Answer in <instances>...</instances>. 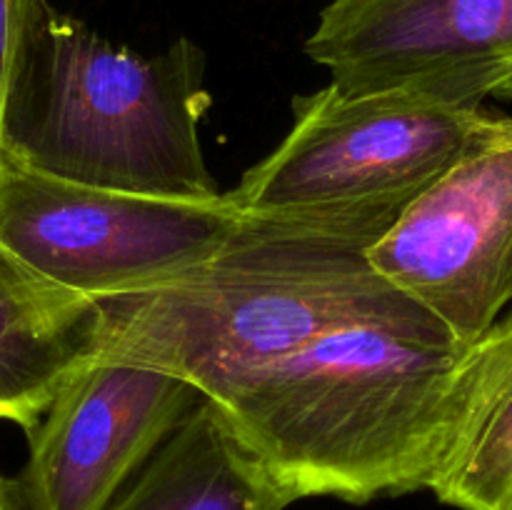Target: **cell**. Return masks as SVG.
Segmentation results:
<instances>
[{"label": "cell", "instance_id": "1", "mask_svg": "<svg viewBox=\"0 0 512 510\" xmlns=\"http://www.w3.org/2000/svg\"><path fill=\"white\" fill-rule=\"evenodd\" d=\"M473 345L433 315L340 325L210 400L295 500L433 488L460 415Z\"/></svg>", "mask_w": 512, "mask_h": 510}, {"label": "cell", "instance_id": "2", "mask_svg": "<svg viewBox=\"0 0 512 510\" xmlns=\"http://www.w3.org/2000/svg\"><path fill=\"white\" fill-rule=\"evenodd\" d=\"M400 210L245 215L198 268L103 300L95 358L163 370L215 403L328 330L425 313L368 260Z\"/></svg>", "mask_w": 512, "mask_h": 510}, {"label": "cell", "instance_id": "3", "mask_svg": "<svg viewBox=\"0 0 512 510\" xmlns=\"http://www.w3.org/2000/svg\"><path fill=\"white\" fill-rule=\"evenodd\" d=\"M208 108L193 40L143 55L50 8L10 93L8 160L90 188L210 203L223 193L200 143Z\"/></svg>", "mask_w": 512, "mask_h": 510}, {"label": "cell", "instance_id": "4", "mask_svg": "<svg viewBox=\"0 0 512 510\" xmlns=\"http://www.w3.org/2000/svg\"><path fill=\"white\" fill-rule=\"evenodd\" d=\"M283 143L240 178L228 200L245 215L405 208L498 115L400 93L338 88L293 100Z\"/></svg>", "mask_w": 512, "mask_h": 510}, {"label": "cell", "instance_id": "5", "mask_svg": "<svg viewBox=\"0 0 512 510\" xmlns=\"http://www.w3.org/2000/svg\"><path fill=\"white\" fill-rule=\"evenodd\" d=\"M243 220L225 193L200 203L68 183L15 160L0 170V245L48 283L93 303L198 268Z\"/></svg>", "mask_w": 512, "mask_h": 510}, {"label": "cell", "instance_id": "6", "mask_svg": "<svg viewBox=\"0 0 512 510\" xmlns=\"http://www.w3.org/2000/svg\"><path fill=\"white\" fill-rule=\"evenodd\" d=\"M368 260L460 345L483 338L512 300V118L420 190Z\"/></svg>", "mask_w": 512, "mask_h": 510}, {"label": "cell", "instance_id": "7", "mask_svg": "<svg viewBox=\"0 0 512 510\" xmlns=\"http://www.w3.org/2000/svg\"><path fill=\"white\" fill-rule=\"evenodd\" d=\"M305 53L340 93L483 108L512 83V0H330Z\"/></svg>", "mask_w": 512, "mask_h": 510}, {"label": "cell", "instance_id": "8", "mask_svg": "<svg viewBox=\"0 0 512 510\" xmlns=\"http://www.w3.org/2000/svg\"><path fill=\"white\" fill-rule=\"evenodd\" d=\"M200 400L188 380L93 355L28 433L25 510H105Z\"/></svg>", "mask_w": 512, "mask_h": 510}, {"label": "cell", "instance_id": "9", "mask_svg": "<svg viewBox=\"0 0 512 510\" xmlns=\"http://www.w3.org/2000/svg\"><path fill=\"white\" fill-rule=\"evenodd\" d=\"M100 303L48 283L0 245V423L25 435L98 350Z\"/></svg>", "mask_w": 512, "mask_h": 510}, {"label": "cell", "instance_id": "10", "mask_svg": "<svg viewBox=\"0 0 512 510\" xmlns=\"http://www.w3.org/2000/svg\"><path fill=\"white\" fill-rule=\"evenodd\" d=\"M293 503L203 398L105 510H285Z\"/></svg>", "mask_w": 512, "mask_h": 510}, {"label": "cell", "instance_id": "11", "mask_svg": "<svg viewBox=\"0 0 512 510\" xmlns=\"http://www.w3.org/2000/svg\"><path fill=\"white\" fill-rule=\"evenodd\" d=\"M430 490L460 510H512V310L475 340L468 390Z\"/></svg>", "mask_w": 512, "mask_h": 510}, {"label": "cell", "instance_id": "12", "mask_svg": "<svg viewBox=\"0 0 512 510\" xmlns=\"http://www.w3.org/2000/svg\"><path fill=\"white\" fill-rule=\"evenodd\" d=\"M48 0H0V170L8 163L5 145V118L20 65L28 53L33 35L48 10Z\"/></svg>", "mask_w": 512, "mask_h": 510}, {"label": "cell", "instance_id": "13", "mask_svg": "<svg viewBox=\"0 0 512 510\" xmlns=\"http://www.w3.org/2000/svg\"><path fill=\"white\" fill-rule=\"evenodd\" d=\"M0 510H25L15 480H8L5 475H0Z\"/></svg>", "mask_w": 512, "mask_h": 510}, {"label": "cell", "instance_id": "14", "mask_svg": "<svg viewBox=\"0 0 512 510\" xmlns=\"http://www.w3.org/2000/svg\"><path fill=\"white\" fill-rule=\"evenodd\" d=\"M495 98H508V100H512V83H508V85H505V88H503V90H500V93H498V95H495Z\"/></svg>", "mask_w": 512, "mask_h": 510}]
</instances>
